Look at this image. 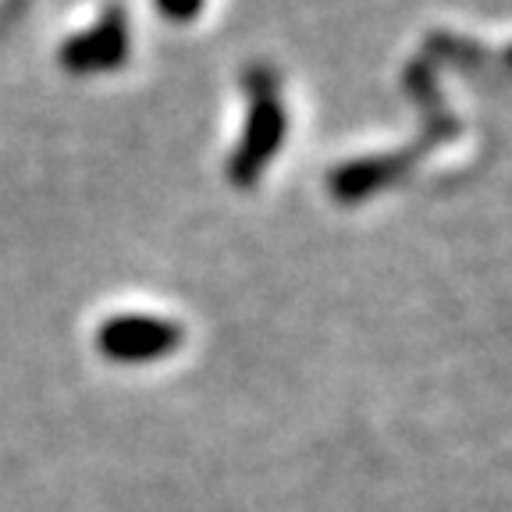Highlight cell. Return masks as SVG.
<instances>
[{
    "label": "cell",
    "mask_w": 512,
    "mask_h": 512,
    "mask_svg": "<svg viewBox=\"0 0 512 512\" xmlns=\"http://www.w3.org/2000/svg\"><path fill=\"white\" fill-rule=\"evenodd\" d=\"M182 345V328L175 320L146 317V313H125L111 317L96 328V349L111 363L139 367V363H157Z\"/></svg>",
    "instance_id": "obj_3"
},
{
    "label": "cell",
    "mask_w": 512,
    "mask_h": 512,
    "mask_svg": "<svg viewBox=\"0 0 512 512\" xmlns=\"http://www.w3.org/2000/svg\"><path fill=\"white\" fill-rule=\"evenodd\" d=\"M128 57V22L121 8H107L93 32H79L61 47V64L72 75L121 68Z\"/></svg>",
    "instance_id": "obj_4"
},
{
    "label": "cell",
    "mask_w": 512,
    "mask_h": 512,
    "mask_svg": "<svg viewBox=\"0 0 512 512\" xmlns=\"http://www.w3.org/2000/svg\"><path fill=\"white\" fill-rule=\"evenodd\" d=\"M157 11L171 22H189L203 11V0H157Z\"/></svg>",
    "instance_id": "obj_5"
},
{
    "label": "cell",
    "mask_w": 512,
    "mask_h": 512,
    "mask_svg": "<svg viewBox=\"0 0 512 512\" xmlns=\"http://www.w3.org/2000/svg\"><path fill=\"white\" fill-rule=\"evenodd\" d=\"M246 96H249V118L242 132L239 150L228 160V182L239 189H253L264 175L267 160L278 153L285 139V107L278 104V75L267 64H253L246 72Z\"/></svg>",
    "instance_id": "obj_2"
},
{
    "label": "cell",
    "mask_w": 512,
    "mask_h": 512,
    "mask_svg": "<svg viewBox=\"0 0 512 512\" xmlns=\"http://www.w3.org/2000/svg\"><path fill=\"white\" fill-rule=\"evenodd\" d=\"M406 86L427 111L424 136L416 139V146H409V150H402V153L363 157V160H352V164H345V168L331 171L328 185H331V196H335L338 203H360L363 196H370V192L399 182L416 157H424L427 150H434V146H438V139L459 136V132H463V125H459V121L445 111V104H441L438 82H434V68H431V61H427V57H424V61H413L406 68Z\"/></svg>",
    "instance_id": "obj_1"
}]
</instances>
